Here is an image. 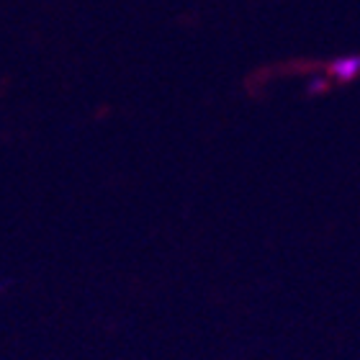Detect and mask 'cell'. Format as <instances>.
Instances as JSON below:
<instances>
[{"label":"cell","mask_w":360,"mask_h":360,"mask_svg":"<svg viewBox=\"0 0 360 360\" xmlns=\"http://www.w3.org/2000/svg\"><path fill=\"white\" fill-rule=\"evenodd\" d=\"M327 72H330V77L340 80V83H350L360 72V57L358 54H345V57L332 62L330 68H327Z\"/></svg>","instance_id":"cell-1"},{"label":"cell","mask_w":360,"mask_h":360,"mask_svg":"<svg viewBox=\"0 0 360 360\" xmlns=\"http://www.w3.org/2000/svg\"><path fill=\"white\" fill-rule=\"evenodd\" d=\"M324 88H327V83H324V80H316V83L309 85V90H314V93H319V90H324Z\"/></svg>","instance_id":"cell-2"}]
</instances>
